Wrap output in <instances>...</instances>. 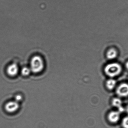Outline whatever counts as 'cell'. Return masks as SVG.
Returning a JSON list of instances; mask_svg holds the SVG:
<instances>
[{"label": "cell", "instance_id": "10", "mask_svg": "<svg viewBox=\"0 0 128 128\" xmlns=\"http://www.w3.org/2000/svg\"><path fill=\"white\" fill-rule=\"evenodd\" d=\"M31 71V70L30 68L27 67H24L22 69V73L23 76H28L30 73Z\"/></svg>", "mask_w": 128, "mask_h": 128}, {"label": "cell", "instance_id": "4", "mask_svg": "<svg viewBox=\"0 0 128 128\" xmlns=\"http://www.w3.org/2000/svg\"><path fill=\"white\" fill-rule=\"evenodd\" d=\"M19 107L18 102L15 101H11L7 103L5 106V109L8 112H14L18 109Z\"/></svg>", "mask_w": 128, "mask_h": 128}, {"label": "cell", "instance_id": "2", "mask_svg": "<svg viewBox=\"0 0 128 128\" xmlns=\"http://www.w3.org/2000/svg\"><path fill=\"white\" fill-rule=\"evenodd\" d=\"M122 67L117 63H111L107 65L104 68V71L107 75L114 77L118 76L121 73Z\"/></svg>", "mask_w": 128, "mask_h": 128}, {"label": "cell", "instance_id": "11", "mask_svg": "<svg viewBox=\"0 0 128 128\" xmlns=\"http://www.w3.org/2000/svg\"><path fill=\"white\" fill-rule=\"evenodd\" d=\"M122 124L124 128H128V116L125 117L123 119Z\"/></svg>", "mask_w": 128, "mask_h": 128}, {"label": "cell", "instance_id": "7", "mask_svg": "<svg viewBox=\"0 0 128 128\" xmlns=\"http://www.w3.org/2000/svg\"><path fill=\"white\" fill-rule=\"evenodd\" d=\"M117 56V52L116 49L113 48L110 49L106 53V56L109 59H114Z\"/></svg>", "mask_w": 128, "mask_h": 128}, {"label": "cell", "instance_id": "15", "mask_svg": "<svg viewBox=\"0 0 128 128\" xmlns=\"http://www.w3.org/2000/svg\"><path fill=\"white\" fill-rule=\"evenodd\" d=\"M126 110H127V112L128 113V106H127V108H126Z\"/></svg>", "mask_w": 128, "mask_h": 128}, {"label": "cell", "instance_id": "5", "mask_svg": "<svg viewBox=\"0 0 128 128\" xmlns=\"http://www.w3.org/2000/svg\"><path fill=\"white\" fill-rule=\"evenodd\" d=\"M7 73L10 76H15L18 73V68L17 65L13 64L8 66L7 68Z\"/></svg>", "mask_w": 128, "mask_h": 128}, {"label": "cell", "instance_id": "1", "mask_svg": "<svg viewBox=\"0 0 128 128\" xmlns=\"http://www.w3.org/2000/svg\"><path fill=\"white\" fill-rule=\"evenodd\" d=\"M44 67V61L40 56H35L32 58L30 69L32 72L34 73H40L43 70Z\"/></svg>", "mask_w": 128, "mask_h": 128}, {"label": "cell", "instance_id": "12", "mask_svg": "<svg viewBox=\"0 0 128 128\" xmlns=\"http://www.w3.org/2000/svg\"><path fill=\"white\" fill-rule=\"evenodd\" d=\"M22 99V97L20 95H17L15 97V101L17 102L21 101Z\"/></svg>", "mask_w": 128, "mask_h": 128}, {"label": "cell", "instance_id": "6", "mask_svg": "<svg viewBox=\"0 0 128 128\" xmlns=\"http://www.w3.org/2000/svg\"><path fill=\"white\" fill-rule=\"evenodd\" d=\"M120 117V113L116 111L110 112L108 115L109 121L112 123H116L118 121Z\"/></svg>", "mask_w": 128, "mask_h": 128}, {"label": "cell", "instance_id": "8", "mask_svg": "<svg viewBox=\"0 0 128 128\" xmlns=\"http://www.w3.org/2000/svg\"><path fill=\"white\" fill-rule=\"evenodd\" d=\"M116 84V80L113 79H110L107 81L106 83V86L108 89L111 90L115 87Z\"/></svg>", "mask_w": 128, "mask_h": 128}, {"label": "cell", "instance_id": "3", "mask_svg": "<svg viewBox=\"0 0 128 128\" xmlns=\"http://www.w3.org/2000/svg\"><path fill=\"white\" fill-rule=\"evenodd\" d=\"M116 94L121 97H126L128 95V84L122 83L116 89Z\"/></svg>", "mask_w": 128, "mask_h": 128}, {"label": "cell", "instance_id": "13", "mask_svg": "<svg viewBox=\"0 0 128 128\" xmlns=\"http://www.w3.org/2000/svg\"><path fill=\"white\" fill-rule=\"evenodd\" d=\"M118 112H124V111L125 109H124V107H123L121 106L120 107L118 108Z\"/></svg>", "mask_w": 128, "mask_h": 128}, {"label": "cell", "instance_id": "14", "mask_svg": "<svg viewBox=\"0 0 128 128\" xmlns=\"http://www.w3.org/2000/svg\"><path fill=\"white\" fill-rule=\"evenodd\" d=\"M126 68L128 70V61L126 63Z\"/></svg>", "mask_w": 128, "mask_h": 128}, {"label": "cell", "instance_id": "9", "mask_svg": "<svg viewBox=\"0 0 128 128\" xmlns=\"http://www.w3.org/2000/svg\"><path fill=\"white\" fill-rule=\"evenodd\" d=\"M112 104L113 106L118 108L122 106V101L120 98H114L112 101Z\"/></svg>", "mask_w": 128, "mask_h": 128}]
</instances>
